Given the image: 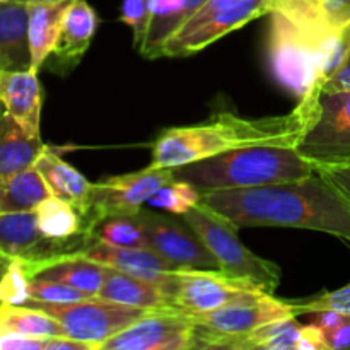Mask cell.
<instances>
[{
	"label": "cell",
	"mask_w": 350,
	"mask_h": 350,
	"mask_svg": "<svg viewBox=\"0 0 350 350\" xmlns=\"http://www.w3.org/2000/svg\"><path fill=\"white\" fill-rule=\"evenodd\" d=\"M200 195L239 228L308 229L350 243V202L318 171L301 180Z\"/></svg>",
	"instance_id": "cell-1"
},
{
	"label": "cell",
	"mask_w": 350,
	"mask_h": 350,
	"mask_svg": "<svg viewBox=\"0 0 350 350\" xmlns=\"http://www.w3.org/2000/svg\"><path fill=\"white\" fill-rule=\"evenodd\" d=\"M318 94L297 99L293 111L248 118L231 109L217 111L200 123L163 130L152 144V167H178L232 149L262 144L296 146L317 111Z\"/></svg>",
	"instance_id": "cell-2"
},
{
	"label": "cell",
	"mask_w": 350,
	"mask_h": 350,
	"mask_svg": "<svg viewBox=\"0 0 350 350\" xmlns=\"http://www.w3.org/2000/svg\"><path fill=\"white\" fill-rule=\"evenodd\" d=\"M171 170L174 180L187 181L204 193L301 180L314 173L317 167L301 156L296 146L262 144L232 149Z\"/></svg>",
	"instance_id": "cell-3"
},
{
	"label": "cell",
	"mask_w": 350,
	"mask_h": 350,
	"mask_svg": "<svg viewBox=\"0 0 350 350\" xmlns=\"http://www.w3.org/2000/svg\"><path fill=\"white\" fill-rule=\"evenodd\" d=\"M347 27L328 36H314L272 10L267 57L277 84L296 99L321 92L344 57Z\"/></svg>",
	"instance_id": "cell-4"
},
{
	"label": "cell",
	"mask_w": 350,
	"mask_h": 350,
	"mask_svg": "<svg viewBox=\"0 0 350 350\" xmlns=\"http://www.w3.org/2000/svg\"><path fill=\"white\" fill-rule=\"evenodd\" d=\"M181 219L211 250L221 272L252 282L263 293L273 294L279 287L280 267L246 248L238 236L239 226L231 219L208 207L202 200L181 215Z\"/></svg>",
	"instance_id": "cell-5"
},
{
	"label": "cell",
	"mask_w": 350,
	"mask_h": 350,
	"mask_svg": "<svg viewBox=\"0 0 350 350\" xmlns=\"http://www.w3.org/2000/svg\"><path fill=\"white\" fill-rule=\"evenodd\" d=\"M24 306L46 311L60 321L67 337L89 344L92 350H101L103 344L113 335L149 313L142 308L126 306L99 296L70 303H44L29 297Z\"/></svg>",
	"instance_id": "cell-6"
},
{
	"label": "cell",
	"mask_w": 350,
	"mask_h": 350,
	"mask_svg": "<svg viewBox=\"0 0 350 350\" xmlns=\"http://www.w3.org/2000/svg\"><path fill=\"white\" fill-rule=\"evenodd\" d=\"M314 167L350 163V91H321L313 120L296 144Z\"/></svg>",
	"instance_id": "cell-7"
},
{
	"label": "cell",
	"mask_w": 350,
	"mask_h": 350,
	"mask_svg": "<svg viewBox=\"0 0 350 350\" xmlns=\"http://www.w3.org/2000/svg\"><path fill=\"white\" fill-rule=\"evenodd\" d=\"M173 180L171 167H152L150 164L135 173L103 178L94 183L89 211L82 215L84 232L91 236V229L109 215L137 214L159 188Z\"/></svg>",
	"instance_id": "cell-8"
},
{
	"label": "cell",
	"mask_w": 350,
	"mask_h": 350,
	"mask_svg": "<svg viewBox=\"0 0 350 350\" xmlns=\"http://www.w3.org/2000/svg\"><path fill=\"white\" fill-rule=\"evenodd\" d=\"M263 294L269 293H263L252 282L236 279L221 270L181 269L178 272V284L171 296V304L174 311L198 314L241 301L256 299Z\"/></svg>",
	"instance_id": "cell-9"
},
{
	"label": "cell",
	"mask_w": 350,
	"mask_h": 350,
	"mask_svg": "<svg viewBox=\"0 0 350 350\" xmlns=\"http://www.w3.org/2000/svg\"><path fill=\"white\" fill-rule=\"evenodd\" d=\"M272 10V0H241L207 16L191 17L161 46V57H190Z\"/></svg>",
	"instance_id": "cell-10"
},
{
	"label": "cell",
	"mask_w": 350,
	"mask_h": 350,
	"mask_svg": "<svg viewBox=\"0 0 350 350\" xmlns=\"http://www.w3.org/2000/svg\"><path fill=\"white\" fill-rule=\"evenodd\" d=\"M140 221L146 231L149 248L180 269L219 270L217 260L205 246L200 236L185 221L140 208Z\"/></svg>",
	"instance_id": "cell-11"
},
{
	"label": "cell",
	"mask_w": 350,
	"mask_h": 350,
	"mask_svg": "<svg viewBox=\"0 0 350 350\" xmlns=\"http://www.w3.org/2000/svg\"><path fill=\"white\" fill-rule=\"evenodd\" d=\"M195 325L180 311H149L103 344L101 350H191Z\"/></svg>",
	"instance_id": "cell-12"
},
{
	"label": "cell",
	"mask_w": 350,
	"mask_h": 350,
	"mask_svg": "<svg viewBox=\"0 0 350 350\" xmlns=\"http://www.w3.org/2000/svg\"><path fill=\"white\" fill-rule=\"evenodd\" d=\"M195 325L208 328L221 335H245L256 328L282 318L297 317L291 301L275 299L272 294H263L252 301L229 304L208 313L187 314Z\"/></svg>",
	"instance_id": "cell-13"
},
{
	"label": "cell",
	"mask_w": 350,
	"mask_h": 350,
	"mask_svg": "<svg viewBox=\"0 0 350 350\" xmlns=\"http://www.w3.org/2000/svg\"><path fill=\"white\" fill-rule=\"evenodd\" d=\"M82 256L157 284L166 291L170 297L176 289L178 272L181 270L176 263L157 255L152 250L123 248V246H113L108 243L96 241V239L82 252Z\"/></svg>",
	"instance_id": "cell-14"
},
{
	"label": "cell",
	"mask_w": 350,
	"mask_h": 350,
	"mask_svg": "<svg viewBox=\"0 0 350 350\" xmlns=\"http://www.w3.org/2000/svg\"><path fill=\"white\" fill-rule=\"evenodd\" d=\"M98 26V12L89 5L88 0H72L65 12L60 38L50 55L48 68L58 75L70 74L81 64Z\"/></svg>",
	"instance_id": "cell-15"
},
{
	"label": "cell",
	"mask_w": 350,
	"mask_h": 350,
	"mask_svg": "<svg viewBox=\"0 0 350 350\" xmlns=\"http://www.w3.org/2000/svg\"><path fill=\"white\" fill-rule=\"evenodd\" d=\"M0 105L23 126L31 137L41 139V109H43V88L38 72L0 70Z\"/></svg>",
	"instance_id": "cell-16"
},
{
	"label": "cell",
	"mask_w": 350,
	"mask_h": 350,
	"mask_svg": "<svg viewBox=\"0 0 350 350\" xmlns=\"http://www.w3.org/2000/svg\"><path fill=\"white\" fill-rule=\"evenodd\" d=\"M23 263L29 279L67 284L89 296H98L108 272V265H103L82 255L64 256L43 263H29L23 260Z\"/></svg>",
	"instance_id": "cell-17"
},
{
	"label": "cell",
	"mask_w": 350,
	"mask_h": 350,
	"mask_svg": "<svg viewBox=\"0 0 350 350\" xmlns=\"http://www.w3.org/2000/svg\"><path fill=\"white\" fill-rule=\"evenodd\" d=\"M34 166L38 167L43 180L46 181L51 195L68 202L82 215H85V212L89 211V205H91L94 183H91L81 171L62 159L48 146H44L43 152L38 156Z\"/></svg>",
	"instance_id": "cell-18"
},
{
	"label": "cell",
	"mask_w": 350,
	"mask_h": 350,
	"mask_svg": "<svg viewBox=\"0 0 350 350\" xmlns=\"http://www.w3.org/2000/svg\"><path fill=\"white\" fill-rule=\"evenodd\" d=\"M29 5L19 0L0 3V70H24L31 65Z\"/></svg>",
	"instance_id": "cell-19"
},
{
	"label": "cell",
	"mask_w": 350,
	"mask_h": 350,
	"mask_svg": "<svg viewBox=\"0 0 350 350\" xmlns=\"http://www.w3.org/2000/svg\"><path fill=\"white\" fill-rule=\"evenodd\" d=\"M98 296L147 311H174L171 297L163 287L113 267H108L105 284Z\"/></svg>",
	"instance_id": "cell-20"
},
{
	"label": "cell",
	"mask_w": 350,
	"mask_h": 350,
	"mask_svg": "<svg viewBox=\"0 0 350 350\" xmlns=\"http://www.w3.org/2000/svg\"><path fill=\"white\" fill-rule=\"evenodd\" d=\"M72 0L62 2H33L29 5V24H27V40H29L31 65L29 68L40 72L46 64L62 33L65 12Z\"/></svg>",
	"instance_id": "cell-21"
},
{
	"label": "cell",
	"mask_w": 350,
	"mask_h": 350,
	"mask_svg": "<svg viewBox=\"0 0 350 350\" xmlns=\"http://www.w3.org/2000/svg\"><path fill=\"white\" fill-rule=\"evenodd\" d=\"M41 139L27 135L23 126L0 108V178L10 176L17 171L36 163L43 152Z\"/></svg>",
	"instance_id": "cell-22"
},
{
	"label": "cell",
	"mask_w": 350,
	"mask_h": 350,
	"mask_svg": "<svg viewBox=\"0 0 350 350\" xmlns=\"http://www.w3.org/2000/svg\"><path fill=\"white\" fill-rule=\"evenodd\" d=\"M205 0H152V19L142 53L146 58H159L161 46L185 26Z\"/></svg>",
	"instance_id": "cell-23"
},
{
	"label": "cell",
	"mask_w": 350,
	"mask_h": 350,
	"mask_svg": "<svg viewBox=\"0 0 350 350\" xmlns=\"http://www.w3.org/2000/svg\"><path fill=\"white\" fill-rule=\"evenodd\" d=\"M50 195L46 181L34 164L0 178V212L34 211Z\"/></svg>",
	"instance_id": "cell-24"
},
{
	"label": "cell",
	"mask_w": 350,
	"mask_h": 350,
	"mask_svg": "<svg viewBox=\"0 0 350 350\" xmlns=\"http://www.w3.org/2000/svg\"><path fill=\"white\" fill-rule=\"evenodd\" d=\"M0 334H19L31 338L67 337L55 317L24 304H0Z\"/></svg>",
	"instance_id": "cell-25"
},
{
	"label": "cell",
	"mask_w": 350,
	"mask_h": 350,
	"mask_svg": "<svg viewBox=\"0 0 350 350\" xmlns=\"http://www.w3.org/2000/svg\"><path fill=\"white\" fill-rule=\"evenodd\" d=\"M38 226L46 238L68 239L84 232L82 214L68 202L50 195L36 208Z\"/></svg>",
	"instance_id": "cell-26"
},
{
	"label": "cell",
	"mask_w": 350,
	"mask_h": 350,
	"mask_svg": "<svg viewBox=\"0 0 350 350\" xmlns=\"http://www.w3.org/2000/svg\"><path fill=\"white\" fill-rule=\"evenodd\" d=\"M91 238L123 248H149L146 231L139 212L137 214H115L99 221L91 229Z\"/></svg>",
	"instance_id": "cell-27"
},
{
	"label": "cell",
	"mask_w": 350,
	"mask_h": 350,
	"mask_svg": "<svg viewBox=\"0 0 350 350\" xmlns=\"http://www.w3.org/2000/svg\"><path fill=\"white\" fill-rule=\"evenodd\" d=\"M200 191H198L193 185L181 180H173L171 183L159 188V190L150 197V200L147 202V204L152 205V207L163 208V211L170 212V214L180 215L181 217V215L187 214L190 208H193L195 205L200 202Z\"/></svg>",
	"instance_id": "cell-28"
},
{
	"label": "cell",
	"mask_w": 350,
	"mask_h": 350,
	"mask_svg": "<svg viewBox=\"0 0 350 350\" xmlns=\"http://www.w3.org/2000/svg\"><path fill=\"white\" fill-rule=\"evenodd\" d=\"M291 304L294 306L297 317L321 310H334L345 314V317H350V282L340 289L325 291V293L306 297V299H293Z\"/></svg>",
	"instance_id": "cell-29"
},
{
	"label": "cell",
	"mask_w": 350,
	"mask_h": 350,
	"mask_svg": "<svg viewBox=\"0 0 350 350\" xmlns=\"http://www.w3.org/2000/svg\"><path fill=\"white\" fill-rule=\"evenodd\" d=\"M120 19L132 29L133 48L142 53L152 19V0H123Z\"/></svg>",
	"instance_id": "cell-30"
},
{
	"label": "cell",
	"mask_w": 350,
	"mask_h": 350,
	"mask_svg": "<svg viewBox=\"0 0 350 350\" xmlns=\"http://www.w3.org/2000/svg\"><path fill=\"white\" fill-rule=\"evenodd\" d=\"M29 275L24 269L23 260H10L9 267L0 277V303L24 304L31 297Z\"/></svg>",
	"instance_id": "cell-31"
},
{
	"label": "cell",
	"mask_w": 350,
	"mask_h": 350,
	"mask_svg": "<svg viewBox=\"0 0 350 350\" xmlns=\"http://www.w3.org/2000/svg\"><path fill=\"white\" fill-rule=\"evenodd\" d=\"M29 294L33 299L44 301V303H70V301L92 297L89 294L82 293V291L75 289V287L67 286V284L43 279H31Z\"/></svg>",
	"instance_id": "cell-32"
},
{
	"label": "cell",
	"mask_w": 350,
	"mask_h": 350,
	"mask_svg": "<svg viewBox=\"0 0 350 350\" xmlns=\"http://www.w3.org/2000/svg\"><path fill=\"white\" fill-rule=\"evenodd\" d=\"M321 91H350V24L347 27V46L340 64L327 79Z\"/></svg>",
	"instance_id": "cell-33"
},
{
	"label": "cell",
	"mask_w": 350,
	"mask_h": 350,
	"mask_svg": "<svg viewBox=\"0 0 350 350\" xmlns=\"http://www.w3.org/2000/svg\"><path fill=\"white\" fill-rule=\"evenodd\" d=\"M317 171L321 176L327 178V180L350 202V163L321 164V166H317Z\"/></svg>",
	"instance_id": "cell-34"
},
{
	"label": "cell",
	"mask_w": 350,
	"mask_h": 350,
	"mask_svg": "<svg viewBox=\"0 0 350 350\" xmlns=\"http://www.w3.org/2000/svg\"><path fill=\"white\" fill-rule=\"evenodd\" d=\"M325 17L334 29H344L350 24V0H320Z\"/></svg>",
	"instance_id": "cell-35"
},
{
	"label": "cell",
	"mask_w": 350,
	"mask_h": 350,
	"mask_svg": "<svg viewBox=\"0 0 350 350\" xmlns=\"http://www.w3.org/2000/svg\"><path fill=\"white\" fill-rule=\"evenodd\" d=\"M46 338H31L19 334H0V350H44Z\"/></svg>",
	"instance_id": "cell-36"
},
{
	"label": "cell",
	"mask_w": 350,
	"mask_h": 350,
	"mask_svg": "<svg viewBox=\"0 0 350 350\" xmlns=\"http://www.w3.org/2000/svg\"><path fill=\"white\" fill-rule=\"evenodd\" d=\"M327 350H345L350 349V317L344 323L335 327L334 330L323 332Z\"/></svg>",
	"instance_id": "cell-37"
},
{
	"label": "cell",
	"mask_w": 350,
	"mask_h": 350,
	"mask_svg": "<svg viewBox=\"0 0 350 350\" xmlns=\"http://www.w3.org/2000/svg\"><path fill=\"white\" fill-rule=\"evenodd\" d=\"M44 350H92V347L70 337H51L44 340Z\"/></svg>",
	"instance_id": "cell-38"
},
{
	"label": "cell",
	"mask_w": 350,
	"mask_h": 350,
	"mask_svg": "<svg viewBox=\"0 0 350 350\" xmlns=\"http://www.w3.org/2000/svg\"><path fill=\"white\" fill-rule=\"evenodd\" d=\"M9 263H10L9 256H5V255H2V253H0V277L3 275V272H5V270H7Z\"/></svg>",
	"instance_id": "cell-39"
},
{
	"label": "cell",
	"mask_w": 350,
	"mask_h": 350,
	"mask_svg": "<svg viewBox=\"0 0 350 350\" xmlns=\"http://www.w3.org/2000/svg\"><path fill=\"white\" fill-rule=\"evenodd\" d=\"M24 3H33V2H62V0H19Z\"/></svg>",
	"instance_id": "cell-40"
},
{
	"label": "cell",
	"mask_w": 350,
	"mask_h": 350,
	"mask_svg": "<svg viewBox=\"0 0 350 350\" xmlns=\"http://www.w3.org/2000/svg\"><path fill=\"white\" fill-rule=\"evenodd\" d=\"M2 2H10V0H0V3H2Z\"/></svg>",
	"instance_id": "cell-41"
},
{
	"label": "cell",
	"mask_w": 350,
	"mask_h": 350,
	"mask_svg": "<svg viewBox=\"0 0 350 350\" xmlns=\"http://www.w3.org/2000/svg\"><path fill=\"white\" fill-rule=\"evenodd\" d=\"M0 108H2V105H0Z\"/></svg>",
	"instance_id": "cell-42"
},
{
	"label": "cell",
	"mask_w": 350,
	"mask_h": 350,
	"mask_svg": "<svg viewBox=\"0 0 350 350\" xmlns=\"http://www.w3.org/2000/svg\"><path fill=\"white\" fill-rule=\"evenodd\" d=\"M0 304H2V303H0Z\"/></svg>",
	"instance_id": "cell-43"
}]
</instances>
